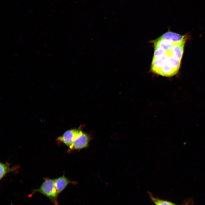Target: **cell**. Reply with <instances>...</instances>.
<instances>
[{
    "mask_svg": "<svg viewBox=\"0 0 205 205\" xmlns=\"http://www.w3.org/2000/svg\"><path fill=\"white\" fill-rule=\"evenodd\" d=\"M44 181L40 187L32 190V194L38 192L48 198L55 205H58V198L59 194L55 186L54 179L44 178Z\"/></svg>",
    "mask_w": 205,
    "mask_h": 205,
    "instance_id": "obj_1",
    "label": "cell"
},
{
    "mask_svg": "<svg viewBox=\"0 0 205 205\" xmlns=\"http://www.w3.org/2000/svg\"><path fill=\"white\" fill-rule=\"evenodd\" d=\"M90 138L89 135L80 130L75 138L70 149H78L86 147L88 145Z\"/></svg>",
    "mask_w": 205,
    "mask_h": 205,
    "instance_id": "obj_2",
    "label": "cell"
},
{
    "mask_svg": "<svg viewBox=\"0 0 205 205\" xmlns=\"http://www.w3.org/2000/svg\"><path fill=\"white\" fill-rule=\"evenodd\" d=\"M80 130L71 129L65 131L62 136L59 137L57 140L62 142L70 148L74 140Z\"/></svg>",
    "mask_w": 205,
    "mask_h": 205,
    "instance_id": "obj_3",
    "label": "cell"
},
{
    "mask_svg": "<svg viewBox=\"0 0 205 205\" xmlns=\"http://www.w3.org/2000/svg\"><path fill=\"white\" fill-rule=\"evenodd\" d=\"M55 186L59 194L62 192L69 184H75V182L71 181L63 175L62 176L54 179Z\"/></svg>",
    "mask_w": 205,
    "mask_h": 205,
    "instance_id": "obj_4",
    "label": "cell"
},
{
    "mask_svg": "<svg viewBox=\"0 0 205 205\" xmlns=\"http://www.w3.org/2000/svg\"><path fill=\"white\" fill-rule=\"evenodd\" d=\"M186 36L184 37L179 43L175 44L172 48V52L174 56L179 60L181 61L183 55L184 44L186 40Z\"/></svg>",
    "mask_w": 205,
    "mask_h": 205,
    "instance_id": "obj_5",
    "label": "cell"
},
{
    "mask_svg": "<svg viewBox=\"0 0 205 205\" xmlns=\"http://www.w3.org/2000/svg\"><path fill=\"white\" fill-rule=\"evenodd\" d=\"M18 168V166H14L10 167V164L7 162L0 163V180H1L5 175L9 172L16 171Z\"/></svg>",
    "mask_w": 205,
    "mask_h": 205,
    "instance_id": "obj_6",
    "label": "cell"
},
{
    "mask_svg": "<svg viewBox=\"0 0 205 205\" xmlns=\"http://www.w3.org/2000/svg\"><path fill=\"white\" fill-rule=\"evenodd\" d=\"M150 196L152 200L155 203V205H175L171 202L155 198L151 195H150Z\"/></svg>",
    "mask_w": 205,
    "mask_h": 205,
    "instance_id": "obj_7",
    "label": "cell"
},
{
    "mask_svg": "<svg viewBox=\"0 0 205 205\" xmlns=\"http://www.w3.org/2000/svg\"></svg>",
    "mask_w": 205,
    "mask_h": 205,
    "instance_id": "obj_8",
    "label": "cell"
}]
</instances>
